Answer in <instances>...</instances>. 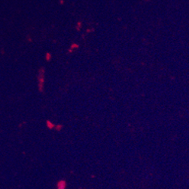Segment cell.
I'll list each match as a JSON object with an SVG mask.
<instances>
[{
	"label": "cell",
	"instance_id": "obj_2",
	"mask_svg": "<svg viewBox=\"0 0 189 189\" xmlns=\"http://www.w3.org/2000/svg\"><path fill=\"white\" fill-rule=\"evenodd\" d=\"M81 22H78L77 24V27H76V28H77L78 30H80V28H81Z\"/></svg>",
	"mask_w": 189,
	"mask_h": 189
},
{
	"label": "cell",
	"instance_id": "obj_1",
	"mask_svg": "<svg viewBox=\"0 0 189 189\" xmlns=\"http://www.w3.org/2000/svg\"><path fill=\"white\" fill-rule=\"evenodd\" d=\"M78 46H79V45H78V44L72 43L71 45V46H70V49H69V51H72V49H77V48H78Z\"/></svg>",
	"mask_w": 189,
	"mask_h": 189
},
{
	"label": "cell",
	"instance_id": "obj_3",
	"mask_svg": "<svg viewBox=\"0 0 189 189\" xmlns=\"http://www.w3.org/2000/svg\"><path fill=\"white\" fill-rule=\"evenodd\" d=\"M145 1H149V0H145Z\"/></svg>",
	"mask_w": 189,
	"mask_h": 189
}]
</instances>
